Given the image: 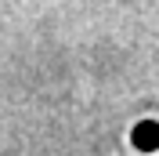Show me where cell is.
<instances>
[{"label":"cell","instance_id":"1","mask_svg":"<svg viewBox=\"0 0 159 156\" xmlns=\"http://www.w3.org/2000/svg\"><path fill=\"white\" fill-rule=\"evenodd\" d=\"M134 145L145 149V153H152V149L159 145V124H156V120H145V124L134 131Z\"/></svg>","mask_w":159,"mask_h":156}]
</instances>
